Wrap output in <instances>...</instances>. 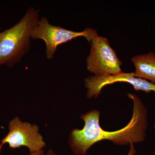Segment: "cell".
Here are the masks:
<instances>
[{"mask_svg": "<svg viewBox=\"0 0 155 155\" xmlns=\"http://www.w3.org/2000/svg\"><path fill=\"white\" fill-rule=\"evenodd\" d=\"M127 96L133 102V113L128 124L121 129L107 131L102 129L97 110H92L81 116L84 122L83 128L72 130L69 137V145L74 154H86L93 145L102 140H109L121 146L144 141L148 126L147 110L136 95L128 94Z\"/></svg>", "mask_w": 155, "mask_h": 155, "instance_id": "obj_1", "label": "cell"}, {"mask_svg": "<svg viewBox=\"0 0 155 155\" xmlns=\"http://www.w3.org/2000/svg\"><path fill=\"white\" fill-rule=\"evenodd\" d=\"M39 10L30 8L11 28L2 31L0 28V68H12L28 52L31 34L39 19Z\"/></svg>", "mask_w": 155, "mask_h": 155, "instance_id": "obj_2", "label": "cell"}, {"mask_svg": "<svg viewBox=\"0 0 155 155\" xmlns=\"http://www.w3.org/2000/svg\"><path fill=\"white\" fill-rule=\"evenodd\" d=\"M96 30L87 28L81 31L69 30L51 24L47 18L42 17L35 27L31 34V38L41 39L45 43L46 55L48 59L54 58L57 48L79 37H84L90 43L92 39L98 36Z\"/></svg>", "mask_w": 155, "mask_h": 155, "instance_id": "obj_3", "label": "cell"}, {"mask_svg": "<svg viewBox=\"0 0 155 155\" xmlns=\"http://www.w3.org/2000/svg\"><path fill=\"white\" fill-rule=\"evenodd\" d=\"M90 52L87 59V68L96 77L114 75L122 72L121 61L107 39L98 35L92 39Z\"/></svg>", "mask_w": 155, "mask_h": 155, "instance_id": "obj_4", "label": "cell"}, {"mask_svg": "<svg viewBox=\"0 0 155 155\" xmlns=\"http://www.w3.org/2000/svg\"><path fill=\"white\" fill-rule=\"evenodd\" d=\"M9 130L8 134L1 141L0 150L3 145L8 143L12 149L26 147L32 153L41 150L46 146L42 137L38 133V126L22 122L18 117L10 122Z\"/></svg>", "mask_w": 155, "mask_h": 155, "instance_id": "obj_5", "label": "cell"}, {"mask_svg": "<svg viewBox=\"0 0 155 155\" xmlns=\"http://www.w3.org/2000/svg\"><path fill=\"white\" fill-rule=\"evenodd\" d=\"M85 86L87 89V97L89 99L98 96L105 86L116 82H125L133 86L136 91L146 93L155 92V84L148 81L135 77L134 72H121L114 75L96 77L94 75L85 79Z\"/></svg>", "mask_w": 155, "mask_h": 155, "instance_id": "obj_6", "label": "cell"}, {"mask_svg": "<svg viewBox=\"0 0 155 155\" xmlns=\"http://www.w3.org/2000/svg\"><path fill=\"white\" fill-rule=\"evenodd\" d=\"M131 61L135 68V77L143 78L155 84V54L149 52L134 56Z\"/></svg>", "mask_w": 155, "mask_h": 155, "instance_id": "obj_7", "label": "cell"}, {"mask_svg": "<svg viewBox=\"0 0 155 155\" xmlns=\"http://www.w3.org/2000/svg\"><path fill=\"white\" fill-rule=\"evenodd\" d=\"M29 155H45L44 152L43 150L38 151L35 152L30 153Z\"/></svg>", "mask_w": 155, "mask_h": 155, "instance_id": "obj_8", "label": "cell"}, {"mask_svg": "<svg viewBox=\"0 0 155 155\" xmlns=\"http://www.w3.org/2000/svg\"><path fill=\"white\" fill-rule=\"evenodd\" d=\"M45 155H56V154L52 150H49L48 152Z\"/></svg>", "mask_w": 155, "mask_h": 155, "instance_id": "obj_9", "label": "cell"}, {"mask_svg": "<svg viewBox=\"0 0 155 155\" xmlns=\"http://www.w3.org/2000/svg\"><path fill=\"white\" fill-rule=\"evenodd\" d=\"M139 155V154H138H138H135V155Z\"/></svg>", "mask_w": 155, "mask_h": 155, "instance_id": "obj_10", "label": "cell"}, {"mask_svg": "<svg viewBox=\"0 0 155 155\" xmlns=\"http://www.w3.org/2000/svg\"></svg>", "mask_w": 155, "mask_h": 155, "instance_id": "obj_11", "label": "cell"}]
</instances>
